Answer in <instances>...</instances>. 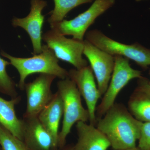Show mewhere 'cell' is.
<instances>
[{
	"label": "cell",
	"instance_id": "obj_1",
	"mask_svg": "<svg viewBox=\"0 0 150 150\" xmlns=\"http://www.w3.org/2000/svg\"><path fill=\"white\" fill-rule=\"evenodd\" d=\"M142 124L124 104L115 103L98 120L96 127L107 137L112 149L124 150L137 146Z\"/></svg>",
	"mask_w": 150,
	"mask_h": 150
},
{
	"label": "cell",
	"instance_id": "obj_2",
	"mask_svg": "<svg viewBox=\"0 0 150 150\" xmlns=\"http://www.w3.org/2000/svg\"><path fill=\"white\" fill-rule=\"evenodd\" d=\"M2 56L9 60L10 64L16 69L19 74L18 86L24 90L25 81L33 74H45L55 76L61 79L69 78V71L59 64V59L47 45H42V52L30 58H18L1 51Z\"/></svg>",
	"mask_w": 150,
	"mask_h": 150
},
{
	"label": "cell",
	"instance_id": "obj_3",
	"mask_svg": "<svg viewBox=\"0 0 150 150\" xmlns=\"http://www.w3.org/2000/svg\"><path fill=\"white\" fill-rule=\"evenodd\" d=\"M57 86L63 105V121L58 139V146L62 148L74 124L79 121L88 122L89 115L87 109L83 106L80 93L74 82L68 78L59 81Z\"/></svg>",
	"mask_w": 150,
	"mask_h": 150
},
{
	"label": "cell",
	"instance_id": "obj_4",
	"mask_svg": "<svg viewBox=\"0 0 150 150\" xmlns=\"http://www.w3.org/2000/svg\"><path fill=\"white\" fill-rule=\"evenodd\" d=\"M86 39L103 51L113 56H120L134 61L143 70L150 66V49L138 43L124 44L111 39L100 30H92L86 33Z\"/></svg>",
	"mask_w": 150,
	"mask_h": 150
},
{
	"label": "cell",
	"instance_id": "obj_5",
	"mask_svg": "<svg viewBox=\"0 0 150 150\" xmlns=\"http://www.w3.org/2000/svg\"><path fill=\"white\" fill-rule=\"evenodd\" d=\"M114 58L115 65L110 82L101 102L97 106L96 114L97 121L115 103L118 94L130 81L142 76L141 71L131 67L129 59L120 56H114Z\"/></svg>",
	"mask_w": 150,
	"mask_h": 150
},
{
	"label": "cell",
	"instance_id": "obj_6",
	"mask_svg": "<svg viewBox=\"0 0 150 150\" xmlns=\"http://www.w3.org/2000/svg\"><path fill=\"white\" fill-rule=\"evenodd\" d=\"M115 3V0H95L86 11L74 18L70 20H63L50 25V28L61 35H72L74 39L83 41L88 28Z\"/></svg>",
	"mask_w": 150,
	"mask_h": 150
},
{
	"label": "cell",
	"instance_id": "obj_7",
	"mask_svg": "<svg viewBox=\"0 0 150 150\" xmlns=\"http://www.w3.org/2000/svg\"><path fill=\"white\" fill-rule=\"evenodd\" d=\"M42 40L58 59L69 63L78 70L88 66V62L82 56L84 40L67 38L51 29L43 33Z\"/></svg>",
	"mask_w": 150,
	"mask_h": 150
},
{
	"label": "cell",
	"instance_id": "obj_8",
	"mask_svg": "<svg viewBox=\"0 0 150 150\" xmlns=\"http://www.w3.org/2000/svg\"><path fill=\"white\" fill-rule=\"evenodd\" d=\"M56 78L54 75L41 74L33 81L25 83L27 104L23 118L37 117L51 101L54 96L51 86Z\"/></svg>",
	"mask_w": 150,
	"mask_h": 150
},
{
	"label": "cell",
	"instance_id": "obj_9",
	"mask_svg": "<svg viewBox=\"0 0 150 150\" xmlns=\"http://www.w3.org/2000/svg\"><path fill=\"white\" fill-rule=\"evenodd\" d=\"M83 54L88 59L97 82L101 96L108 88L115 65L114 56L84 40Z\"/></svg>",
	"mask_w": 150,
	"mask_h": 150
},
{
	"label": "cell",
	"instance_id": "obj_10",
	"mask_svg": "<svg viewBox=\"0 0 150 150\" xmlns=\"http://www.w3.org/2000/svg\"><path fill=\"white\" fill-rule=\"evenodd\" d=\"M69 78L74 82L81 96L85 101L89 115L90 123L96 126L97 104L102 96L96 83L91 67L88 66L79 70L70 69Z\"/></svg>",
	"mask_w": 150,
	"mask_h": 150
},
{
	"label": "cell",
	"instance_id": "obj_11",
	"mask_svg": "<svg viewBox=\"0 0 150 150\" xmlns=\"http://www.w3.org/2000/svg\"><path fill=\"white\" fill-rule=\"evenodd\" d=\"M47 6V2L45 0H31L28 15L23 18L14 17L12 20L13 27L23 28L29 35L32 42L33 55L42 52V28L44 16L42 12Z\"/></svg>",
	"mask_w": 150,
	"mask_h": 150
},
{
	"label": "cell",
	"instance_id": "obj_12",
	"mask_svg": "<svg viewBox=\"0 0 150 150\" xmlns=\"http://www.w3.org/2000/svg\"><path fill=\"white\" fill-rule=\"evenodd\" d=\"M128 106L129 112L138 121L150 123V84L147 78L142 76L138 79Z\"/></svg>",
	"mask_w": 150,
	"mask_h": 150
},
{
	"label": "cell",
	"instance_id": "obj_13",
	"mask_svg": "<svg viewBox=\"0 0 150 150\" xmlns=\"http://www.w3.org/2000/svg\"><path fill=\"white\" fill-rule=\"evenodd\" d=\"M23 141L29 150H52L57 147L49 134L37 117L23 118Z\"/></svg>",
	"mask_w": 150,
	"mask_h": 150
},
{
	"label": "cell",
	"instance_id": "obj_14",
	"mask_svg": "<svg viewBox=\"0 0 150 150\" xmlns=\"http://www.w3.org/2000/svg\"><path fill=\"white\" fill-rule=\"evenodd\" d=\"M76 127L78 139L74 150H108L111 147L107 137L96 126L79 121Z\"/></svg>",
	"mask_w": 150,
	"mask_h": 150
},
{
	"label": "cell",
	"instance_id": "obj_15",
	"mask_svg": "<svg viewBox=\"0 0 150 150\" xmlns=\"http://www.w3.org/2000/svg\"><path fill=\"white\" fill-rule=\"evenodd\" d=\"M63 115V102L57 91L51 101L38 116L40 123L51 134L56 147L58 146L59 125Z\"/></svg>",
	"mask_w": 150,
	"mask_h": 150
},
{
	"label": "cell",
	"instance_id": "obj_16",
	"mask_svg": "<svg viewBox=\"0 0 150 150\" xmlns=\"http://www.w3.org/2000/svg\"><path fill=\"white\" fill-rule=\"evenodd\" d=\"M20 96L6 100L0 96V125L20 139L23 140L24 121L19 119L15 107L20 101Z\"/></svg>",
	"mask_w": 150,
	"mask_h": 150
},
{
	"label": "cell",
	"instance_id": "obj_17",
	"mask_svg": "<svg viewBox=\"0 0 150 150\" xmlns=\"http://www.w3.org/2000/svg\"><path fill=\"white\" fill-rule=\"evenodd\" d=\"M54 8L49 14V24L62 21L70 11L83 4L91 3L93 0H54Z\"/></svg>",
	"mask_w": 150,
	"mask_h": 150
},
{
	"label": "cell",
	"instance_id": "obj_18",
	"mask_svg": "<svg viewBox=\"0 0 150 150\" xmlns=\"http://www.w3.org/2000/svg\"><path fill=\"white\" fill-rule=\"evenodd\" d=\"M10 64L9 62L0 57V92L15 98L18 97L15 83L6 71L7 67Z\"/></svg>",
	"mask_w": 150,
	"mask_h": 150
},
{
	"label": "cell",
	"instance_id": "obj_19",
	"mask_svg": "<svg viewBox=\"0 0 150 150\" xmlns=\"http://www.w3.org/2000/svg\"><path fill=\"white\" fill-rule=\"evenodd\" d=\"M0 146L3 150H29L23 141L0 125Z\"/></svg>",
	"mask_w": 150,
	"mask_h": 150
},
{
	"label": "cell",
	"instance_id": "obj_20",
	"mask_svg": "<svg viewBox=\"0 0 150 150\" xmlns=\"http://www.w3.org/2000/svg\"><path fill=\"white\" fill-rule=\"evenodd\" d=\"M137 147L140 150H150V123H143Z\"/></svg>",
	"mask_w": 150,
	"mask_h": 150
},
{
	"label": "cell",
	"instance_id": "obj_21",
	"mask_svg": "<svg viewBox=\"0 0 150 150\" xmlns=\"http://www.w3.org/2000/svg\"><path fill=\"white\" fill-rule=\"evenodd\" d=\"M62 150H74V146H70L64 148V149Z\"/></svg>",
	"mask_w": 150,
	"mask_h": 150
},
{
	"label": "cell",
	"instance_id": "obj_22",
	"mask_svg": "<svg viewBox=\"0 0 150 150\" xmlns=\"http://www.w3.org/2000/svg\"><path fill=\"white\" fill-rule=\"evenodd\" d=\"M124 150H140L137 146L135 148H131V149H128Z\"/></svg>",
	"mask_w": 150,
	"mask_h": 150
},
{
	"label": "cell",
	"instance_id": "obj_23",
	"mask_svg": "<svg viewBox=\"0 0 150 150\" xmlns=\"http://www.w3.org/2000/svg\"><path fill=\"white\" fill-rule=\"evenodd\" d=\"M149 75L150 77V69L149 70ZM149 83L150 84V79L149 80Z\"/></svg>",
	"mask_w": 150,
	"mask_h": 150
}]
</instances>
